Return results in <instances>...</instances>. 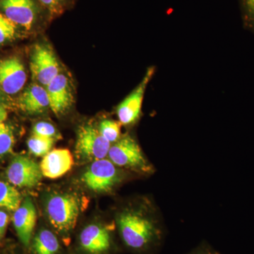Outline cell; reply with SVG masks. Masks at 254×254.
I'll list each match as a JSON object with an SVG mask.
<instances>
[{
  "instance_id": "cell-1",
  "label": "cell",
  "mask_w": 254,
  "mask_h": 254,
  "mask_svg": "<svg viewBox=\"0 0 254 254\" xmlns=\"http://www.w3.org/2000/svg\"><path fill=\"white\" fill-rule=\"evenodd\" d=\"M117 223L124 245L136 253L155 254L163 243V227L148 200L124 208L118 214Z\"/></svg>"
},
{
  "instance_id": "cell-2",
  "label": "cell",
  "mask_w": 254,
  "mask_h": 254,
  "mask_svg": "<svg viewBox=\"0 0 254 254\" xmlns=\"http://www.w3.org/2000/svg\"><path fill=\"white\" fill-rule=\"evenodd\" d=\"M80 200L73 193H55L47 200L46 213L53 228L63 235L72 231L80 213Z\"/></svg>"
},
{
  "instance_id": "cell-3",
  "label": "cell",
  "mask_w": 254,
  "mask_h": 254,
  "mask_svg": "<svg viewBox=\"0 0 254 254\" xmlns=\"http://www.w3.org/2000/svg\"><path fill=\"white\" fill-rule=\"evenodd\" d=\"M0 13L18 28L31 31L49 16L38 0H0Z\"/></svg>"
},
{
  "instance_id": "cell-4",
  "label": "cell",
  "mask_w": 254,
  "mask_h": 254,
  "mask_svg": "<svg viewBox=\"0 0 254 254\" xmlns=\"http://www.w3.org/2000/svg\"><path fill=\"white\" fill-rule=\"evenodd\" d=\"M109 160L119 168L128 169L145 175L152 174L154 168L145 158L139 145L129 134L122 136L110 147Z\"/></svg>"
},
{
  "instance_id": "cell-5",
  "label": "cell",
  "mask_w": 254,
  "mask_h": 254,
  "mask_svg": "<svg viewBox=\"0 0 254 254\" xmlns=\"http://www.w3.org/2000/svg\"><path fill=\"white\" fill-rule=\"evenodd\" d=\"M125 178L123 172L110 160L92 162L81 176V182L88 190L96 193H108Z\"/></svg>"
},
{
  "instance_id": "cell-6",
  "label": "cell",
  "mask_w": 254,
  "mask_h": 254,
  "mask_svg": "<svg viewBox=\"0 0 254 254\" xmlns=\"http://www.w3.org/2000/svg\"><path fill=\"white\" fill-rule=\"evenodd\" d=\"M111 143L100 133L98 127L85 124L78 128L76 154L83 161L93 162L108 156Z\"/></svg>"
},
{
  "instance_id": "cell-7",
  "label": "cell",
  "mask_w": 254,
  "mask_h": 254,
  "mask_svg": "<svg viewBox=\"0 0 254 254\" xmlns=\"http://www.w3.org/2000/svg\"><path fill=\"white\" fill-rule=\"evenodd\" d=\"M32 78L36 83L46 87L60 72V64L51 47L38 43L33 47L30 61Z\"/></svg>"
},
{
  "instance_id": "cell-8",
  "label": "cell",
  "mask_w": 254,
  "mask_h": 254,
  "mask_svg": "<svg viewBox=\"0 0 254 254\" xmlns=\"http://www.w3.org/2000/svg\"><path fill=\"white\" fill-rule=\"evenodd\" d=\"M6 176L14 186L33 188L41 182L43 174L36 161L24 155H16L6 168Z\"/></svg>"
},
{
  "instance_id": "cell-9",
  "label": "cell",
  "mask_w": 254,
  "mask_h": 254,
  "mask_svg": "<svg viewBox=\"0 0 254 254\" xmlns=\"http://www.w3.org/2000/svg\"><path fill=\"white\" fill-rule=\"evenodd\" d=\"M155 71L154 66L148 68L141 83L117 108L119 122L124 126H131L139 120L145 90Z\"/></svg>"
},
{
  "instance_id": "cell-10",
  "label": "cell",
  "mask_w": 254,
  "mask_h": 254,
  "mask_svg": "<svg viewBox=\"0 0 254 254\" xmlns=\"http://www.w3.org/2000/svg\"><path fill=\"white\" fill-rule=\"evenodd\" d=\"M50 108L57 116H63L71 109L73 103V83L66 73L60 72L46 87Z\"/></svg>"
},
{
  "instance_id": "cell-11",
  "label": "cell",
  "mask_w": 254,
  "mask_h": 254,
  "mask_svg": "<svg viewBox=\"0 0 254 254\" xmlns=\"http://www.w3.org/2000/svg\"><path fill=\"white\" fill-rule=\"evenodd\" d=\"M111 230L106 225H87L79 235V245L86 254H108L113 248Z\"/></svg>"
},
{
  "instance_id": "cell-12",
  "label": "cell",
  "mask_w": 254,
  "mask_h": 254,
  "mask_svg": "<svg viewBox=\"0 0 254 254\" xmlns=\"http://www.w3.org/2000/svg\"><path fill=\"white\" fill-rule=\"evenodd\" d=\"M27 81L24 64L18 57L0 60V87L7 95L17 94Z\"/></svg>"
},
{
  "instance_id": "cell-13",
  "label": "cell",
  "mask_w": 254,
  "mask_h": 254,
  "mask_svg": "<svg viewBox=\"0 0 254 254\" xmlns=\"http://www.w3.org/2000/svg\"><path fill=\"white\" fill-rule=\"evenodd\" d=\"M36 208L30 198H26L14 212L13 225L19 240L25 247L31 245L33 230L36 226Z\"/></svg>"
},
{
  "instance_id": "cell-14",
  "label": "cell",
  "mask_w": 254,
  "mask_h": 254,
  "mask_svg": "<svg viewBox=\"0 0 254 254\" xmlns=\"http://www.w3.org/2000/svg\"><path fill=\"white\" fill-rule=\"evenodd\" d=\"M73 165V158L71 151L66 148L50 150L43 157L41 167L43 176L57 179L67 173Z\"/></svg>"
},
{
  "instance_id": "cell-15",
  "label": "cell",
  "mask_w": 254,
  "mask_h": 254,
  "mask_svg": "<svg viewBox=\"0 0 254 254\" xmlns=\"http://www.w3.org/2000/svg\"><path fill=\"white\" fill-rule=\"evenodd\" d=\"M18 105L24 113L41 115L50 108L49 98L46 87L34 83L28 86L18 98Z\"/></svg>"
},
{
  "instance_id": "cell-16",
  "label": "cell",
  "mask_w": 254,
  "mask_h": 254,
  "mask_svg": "<svg viewBox=\"0 0 254 254\" xmlns=\"http://www.w3.org/2000/svg\"><path fill=\"white\" fill-rule=\"evenodd\" d=\"M31 244L33 254H59L61 250L58 237L48 229L37 232Z\"/></svg>"
},
{
  "instance_id": "cell-17",
  "label": "cell",
  "mask_w": 254,
  "mask_h": 254,
  "mask_svg": "<svg viewBox=\"0 0 254 254\" xmlns=\"http://www.w3.org/2000/svg\"><path fill=\"white\" fill-rule=\"evenodd\" d=\"M21 203V195L14 185L0 181V208L14 212Z\"/></svg>"
},
{
  "instance_id": "cell-18",
  "label": "cell",
  "mask_w": 254,
  "mask_h": 254,
  "mask_svg": "<svg viewBox=\"0 0 254 254\" xmlns=\"http://www.w3.org/2000/svg\"><path fill=\"white\" fill-rule=\"evenodd\" d=\"M55 141L53 138L33 134L28 140V150L35 156L44 157L51 150Z\"/></svg>"
},
{
  "instance_id": "cell-19",
  "label": "cell",
  "mask_w": 254,
  "mask_h": 254,
  "mask_svg": "<svg viewBox=\"0 0 254 254\" xmlns=\"http://www.w3.org/2000/svg\"><path fill=\"white\" fill-rule=\"evenodd\" d=\"M98 130L105 139L110 143H115L121 138V124L120 122L105 119L100 122Z\"/></svg>"
},
{
  "instance_id": "cell-20",
  "label": "cell",
  "mask_w": 254,
  "mask_h": 254,
  "mask_svg": "<svg viewBox=\"0 0 254 254\" xmlns=\"http://www.w3.org/2000/svg\"><path fill=\"white\" fill-rule=\"evenodd\" d=\"M53 20L64 14L73 4V0H38Z\"/></svg>"
},
{
  "instance_id": "cell-21",
  "label": "cell",
  "mask_w": 254,
  "mask_h": 254,
  "mask_svg": "<svg viewBox=\"0 0 254 254\" xmlns=\"http://www.w3.org/2000/svg\"><path fill=\"white\" fill-rule=\"evenodd\" d=\"M15 142L12 127L4 122L0 123V158L12 151Z\"/></svg>"
},
{
  "instance_id": "cell-22",
  "label": "cell",
  "mask_w": 254,
  "mask_h": 254,
  "mask_svg": "<svg viewBox=\"0 0 254 254\" xmlns=\"http://www.w3.org/2000/svg\"><path fill=\"white\" fill-rule=\"evenodd\" d=\"M18 28L0 13V47L17 38Z\"/></svg>"
},
{
  "instance_id": "cell-23",
  "label": "cell",
  "mask_w": 254,
  "mask_h": 254,
  "mask_svg": "<svg viewBox=\"0 0 254 254\" xmlns=\"http://www.w3.org/2000/svg\"><path fill=\"white\" fill-rule=\"evenodd\" d=\"M33 134L46 138L57 140L61 138V135L54 125L47 122H39L34 125L33 128Z\"/></svg>"
},
{
  "instance_id": "cell-24",
  "label": "cell",
  "mask_w": 254,
  "mask_h": 254,
  "mask_svg": "<svg viewBox=\"0 0 254 254\" xmlns=\"http://www.w3.org/2000/svg\"><path fill=\"white\" fill-rule=\"evenodd\" d=\"M240 2L244 23L254 31V0H240Z\"/></svg>"
},
{
  "instance_id": "cell-25",
  "label": "cell",
  "mask_w": 254,
  "mask_h": 254,
  "mask_svg": "<svg viewBox=\"0 0 254 254\" xmlns=\"http://www.w3.org/2000/svg\"><path fill=\"white\" fill-rule=\"evenodd\" d=\"M9 221V216L8 213L4 210H0V245L4 240Z\"/></svg>"
},
{
  "instance_id": "cell-26",
  "label": "cell",
  "mask_w": 254,
  "mask_h": 254,
  "mask_svg": "<svg viewBox=\"0 0 254 254\" xmlns=\"http://www.w3.org/2000/svg\"><path fill=\"white\" fill-rule=\"evenodd\" d=\"M187 254H220L216 250L212 248L208 244L202 243L200 244L198 247L194 249L190 253Z\"/></svg>"
},
{
  "instance_id": "cell-27",
  "label": "cell",
  "mask_w": 254,
  "mask_h": 254,
  "mask_svg": "<svg viewBox=\"0 0 254 254\" xmlns=\"http://www.w3.org/2000/svg\"><path fill=\"white\" fill-rule=\"evenodd\" d=\"M11 104H12V102H11V98H9V95L5 94L0 87V106L7 109L11 107Z\"/></svg>"
},
{
  "instance_id": "cell-28",
  "label": "cell",
  "mask_w": 254,
  "mask_h": 254,
  "mask_svg": "<svg viewBox=\"0 0 254 254\" xmlns=\"http://www.w3.org/2000/svg\"><path fill=\"white\" fill-rule=\"evenodd\" d=\"M6 118H7V111L6 108L0 106V123L4 122Z\"/></svg>"
}]
</instances>
